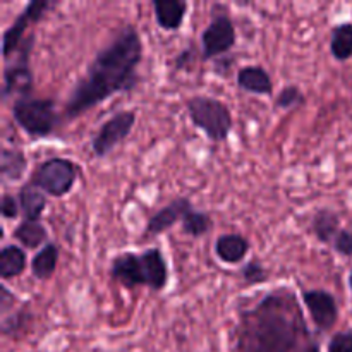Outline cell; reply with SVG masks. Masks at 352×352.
<instances>
[{"instance_id":"6da1fadb","label":"cell","mask_w":352,"mask_h":352,"mask_svg":"<svg viewBox=\"0 0 352 352\" xmlns=\"http://www.w3.org/2000/svg\"><path fill=\"white\" fill-rule=\"evenodd\" d=\"M232 352H320V344L296 292L280 287L237 311Z\"/></svg>"},{"instance_id":"7a4b0ae2","label":"cell","mask_w":352,"mask_h":352,"mask_svg":"<svg viewBox=\"0 0 352 352\" xmlns=\"http://www.w3.org/2000/svg\"><path fill=\"white\" fill-rule=\"evenodd\" d=\"M143 52L140 31L133 24L120 28L112 41L95 55L86 74L71 89L64 105L65 119H78L116 93L136 88Z\"/></svg>"},{"instance_id":"3957f363","label":"cell","mask_w":352,"mask_h":352,"mask_svg":"<svg viewBox=\"0 0 352 352\" xmlns=\"http://www.w3.org/2000/svg\"><path fill=\"white\" fill-rule=\"evenodd\" d=\"M110 278L126 289L150 287L160 292L168 284V265L158 248H148L143 253H120L110 261Z\"/></svg>"},{"instance_id":"277c9868","label":"cell","mask_w":352,"mask_h":352,"mask_svg":"<svg viewBox=\"0 0 352 352\" xmlns=\"http://www.w3.org/2000/svg\"><path fill=\"white\" fill-rule=\"evenodd\" d=\"M186 109L192 126L203 131L213 143H223L232 133V113L222 100L196 95L188 100Z\"/></svg>"},{"instance_id":"5b68a950","label":"cell","mask_w":352,"mask_h":352,"mask_svg":"<svg viewBox=\"0 0 352 352\" xmlns=\"http://www.w3.org/2000/svg\"><path fill=\"white\" fill-rule=\"evenodd\" d=\"M57 105L54 98L21 96L12 103L14 120L31 138L50 136L57 126Z\"/></svg>"},{"instance_id":"8992f818","label":"cell","mask_w":352,"mask_h":352,"mask_svg":"<svg viewBox=\"0 0 352 352\" xmlns=\"http://www.w3.org/2000/svg\"><path fill=\"white\" fill-rule=\"evenodd\" d=\"M78 165L69 158L54 157L41 162L31 174V184L40 188L45 195L54 198H64L74 188L78 181Z\"/></svg>"},{"instance_id":"52a82bcc","label":"cell","mask_w":352,"mask_h":352,"mask_svg":"<svg viewBox=\"0 0 352 352\" xmlns=\"http://www.w3.org/2000/svg\"><path fill=\"white\" fill-rule=\"evenodd\" d=\"M34 45V34L23 40L16 52H14V60L7 62L3 69V85H2V98L7 100L10 96H28L33 89V71H31V50Z\"/></svg>"},{"instance_id":"ba28073f","label":"cell","mask_w":352,"mask_h":352,"mask_svg":"<svg viewBox=\"0 0 352 352\" xmlns=\"http://www.w3.org/2000/svg\"><path fill=\"white\" fill-rule=\"evenodd\" d=\"M237 31L227 12L213 14L212 21L201 33V58H220L236 47Z\"/></svg>"},{"instance_id":"9c48e42d","label":"cell","mask_w":352,"mask_h":352,"mask_svg":"<svg viewBox=\"0 0 352 352\" xmlns=\"http://www.w3.org/2000/svg\"><path fill=\"white\" fill-rule=\"evenodd\" d=\"M136 124V112L134 110H119L110 119L100 126L91 140V151L96 158H103L119 146L129 136Z\"/></svg>"},{"instance_id":"30bf717a","label":"cell","mask_w":352,"mask_h":352,"mask_svg":"<svg viewBox=\"0 0 352 352\" xmlns=\"http://www.w3.org/2000/svg\"><path fill=\"white\" fill-rule=\"evenodd\" d=\"M54 7L55 3L50 2V0H33V2H30L23 10H21L19 16L14 19V23L3 31L2 54L7 60H9L10 55L19 48V45L23 43L24 33H26L28 26L43 19L45 14L50 9H54Z\"/></svg>"},{"instance_id":"8fae6325","label":"cell","mask_w":352,"mask_h":352,"mask_svg":"<svg viewBox=\"0 0 352 352\" xmlns=\"http://www.w3.org/2000/svg\"><path fill=\"white\" fill-rule=\"evenodd\" d=\"M302 302L311 316L313 323L322 333L330 332L339 320V306L336 298L323 289H305Z\"/></svg>"},{"instance_id":"7c38bea8","label":"cell","mask_w":352,"mask_h":352,"mask_svg":"<svg viewBox=\"0 0 352 352\" xmlns=\"http://www.w3.org/2000/svg\"><path fill=\"white\" fill-rule=\"evenodd\" d=\"M195 208L192 203L189 201V198H175L172 199L168 205H165L164 208L158 210L157 213L150 217V220L146 222L144 227L143 237H155L158 234L165 232V230L172 229L177 222H182V219L186 217V213H189Z\"/></svg>"},{"instance_id":"4fadbf2b","label":"cell","mask_w":352,"mask_h":352,"mask_svg":"<svg viewBox=\"0 0 352 352\" xmlns=\"http://www.w3.org/2000/svg\"><path fill=\"white\" fill-rule=\"evenodd\" d=\"M155 19L164 31H179L184 24L189 3L186 0H153Z\"/></svg>"},{"instance_id":"5bb4252c","label":"cell","mask_w":352,"mask_h":352,"mask_svg":"<svg viewBox=\"0 0 352 352\" xmlns=\"http://www.w3.org/2000/svg\"><path fill=\"white\" fill-rule=\"evenodd\" d=\"M237 86L253 95H272L274 82L263 65H244L237 72Z\"/></svg>"},{"instance_id":"9a60e30c","label":"cell","mask_w":352,"mask_h":352,"mask_svg":"<svg viewBox=\"0 0 352 352\" xmlns=\"http://www.w3.org/2000/svg\"><path fill=\"white\" fill-rule=\"evenodd\" d=\"M250 253V241L241 234H222L215 241V254L227 265H237Z\"/></svg>"},{"instance_id":"2e32d148","label":"cell","mask_w":352,"mask_h":352,"mask_svg":"<svg viewBox=\"0 0 352 352\" xmlns=\"http://www.w3.org/2000/svg\"><path fill=\"white\" fill-rule=\"evenodd\" d=\"M21 205V213H23L24 220H31V222H40L41 215H43L45 208H47V195L36 188L34 184L28 182L19 189L17 195Z\"/></svg>"},{"instance_id":"e0dca14e","label":"cell","mask_w":352,"mask_h":352,"mask_svg":"<svg viewBox=\"0 0 352 352\" xmlns=\"http://www.w3.org/2000/svg\"><path fill=\"white\" fill-rule=\"evenodd\" d=\"M28 168L26 155L19 148H3L0 153V175L3 182H17L24 177Z\"/></svg>"},{"instance_id":"ac0fdd59","label":"cell","mask_w":352,"mask_h":352,"mask_svg":"<svg viewBox=\"0 0 352 352\" xmlns=\"http://www.w3.org/2000/svg\"><path fill=\"white\" fill-rule=\"evenodd\" d=\"M311 230L322 244L333 243L336 236L340 232V217L333 210L320 208L313 215Z\"/></svg>"},{"instance_id":"d6986e66","label":"cell","mask_w":352,"mask_h":352,"mask_svg":"<svg viewBox=\"0 0 352 352\" xmlns=\"http://www.w3.org/2000/svg\"><path fill=\"white\" fill-rule=\"evenodd\" d=\"M58 256H60V248L55 243H47L31 260V274L38 280H48L55 274Z\"/></svg>"},{"instance_id":"ffe728a7","label":"cell","mask_w":352,"mask_h":352,"mask_svg":"<svg viewBox=\"0 0 352 352\" xmlns=\"http://www.w3.org/2000/svg\"><path fill=\"white\" fill-rule=\"evenodd\" d=\"M26 268V253L17 244H6L0 250V277L2 280L19 277Z\"/></svg>"},{"instance_id":"44dd1931","label":"cell","mask_w":352,"mask_h":352,"mask_svg":"<svg viewBox=\"0 0 352 352\" xmlns=\"http://www.w3.org/2000/svg\"><path fill=\"white\" fill-rule=\"evenodd\" d=\"M12 237L26 250H36L41 244H47L48 232L41 222H31L23 220L16 229L12 230Z\"/></svg>"},{"instance_id":"7402d4cb","label":"cell","mask_w":352,"mask_h":352,"mask_svg":"<svg viewBox=\"0 0 352 352\" xmlns=\"http://www.w3.org/2000/svg\"><path fill=\"white\" fill-rule=\"evenodd\" d=\"M330 54L339 62H346L352 57V23H339L332 28Z\"/></svg>"},{"instance_id":"603a6c76","label":"cell","mask_w":352,"mask_h":352,"mask_svg":"<svg viewBox=\"0 0 352 352\" xmlns=\"http://www.w3.org/2000/svg\"><path fill=\"white\" fill-rule=\"evenodd\" d=\"M182 232L188 234L191 237H203L205 234H208L213 227V220L208 213L198 212V210L192 208L191 212L186 213V217L181 222Z\"/></svg>"},{"instance_id":"cb8c5ba5","label":"cell","mask_w":352,"mask_h":352,"mask_svg":"<svg viewBox=\"0 0 352 352\" xmlns=\"http://www.w3.org/2000/svg\"><path fill=\"white\" fill-rule=\"evenodd\" d=\"M306 98L305 93L294 85L284 86V88L278 91L277 98H275V109H284V110H291L296 109V107L305 105Z\"/></svg>"},{"instance_id":"d4e9b609","label":"cell","mask_w":352,"mask_h":352,"mask_svg":"<svg viewBox=\"0 0 352 352\" xmlns=\"http://www.w3.org/2000/svg\"><path fill=\"white\" fill-rule=\"evenodd\" d=\"M241 277L248 285L265 284L268 282V270L258 258H253L241 268Z\"/></svg>"},{"instance_id":"484cf974","label":"cell","mask_w":352,"mask_h":352,"mask_svg":"<svg viewBox=\"0 0 352 352\" xmlns=\"http://www.w3.org/2000/svg\"><path fill=\"white\" fill-rule=\"evenodd\" d=\"M327 352H352V330L333 333Z\"/></svg>"},{"instance_id":"4316f807","label":"cell","mask_w":352,"mask_h":352,"mask_svg":"<svg viewBox=\"0 0 352 352\" xmlns=\"http://www.w3.org/2000/svg\"><path fill=\"white\" fill-rule=\"evenodd\" d=\"M0 213H2L3 219H7V220L17 219L21 213L19 199H17L16 196L6 192V195L2 196V201H0Z\"/></svg>"},{"instance_id":"83f0119b","label":"cell","mask_w":352,"mask_h":352,"mask_svg":"<svg viewBox=\"0 0 352 352\" xmlns=\"http://www.w3.org/2000/svg\"><path fill=\"white\" fill-rule=\"evenodd\" d=\"M332 244L336 253H339L340 256H352V230L340 229Z\"/></svg>"},{"instance_id":"f1b7e54d","label":"cell","mask_w":352,"mask_h":352,"mask_svg":"<svg viewBox=\"0 0 352 352\" xmlns=\"http://www.w3.org/2000/svg\"><path fill=\"white\" fill-rule=\"evenodd\" d=\"M24 320H26V313L17 311L12 316H3L2 322V333L3 336H14V332L23 329Z\"/></svg>"},{"instance_id":"f546056e","label":"cell","mask_w":352,"mask_h":352,"mask_svg":"<svg viewBox=\"0 0 352 352\" xmlns=\"http://www.w3.org/2000/svg\"><path fill=\"white\" fill-rule=\"evenodd\" d=\"M195 47H188L184 48L182 52H179L177 57H175L174 60V69L175 71H184V69H189L192 65V62H195Z\"/></svg>"},{"instance_id":"4dcf8cb0","label":"cell","mask_w":352,"mask_h":352,"mask_svg":"<svg viewBox=\"0 0 352 352\" xmlns=\"http://www.w3.org/2000/svg\"><path fill=\"white\" fill-rule=\"evenodd\" d=\"M14 301H16V296H14L6 285H0V311H2L3 315H6V311L10 306H14Z\"/></svg>"},{"instance_id":"1f68e13d","label":"cell","mask_w":352,"mask_h":352,"mask_svg":"<svg viewBox=\"0 0 352 352\" xmlns=\"http://www.w3.org/2000/svg\"><path fill=\"white\" fill-rule=\"evenodd\" d=\"M349 285H351V291H352V270H351V274H349Z\"/></svg>"}]
</instances>
